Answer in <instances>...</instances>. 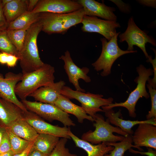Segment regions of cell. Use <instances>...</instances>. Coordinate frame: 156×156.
Returning <instances> with one entry per match:
<instances>
[{
	"instance_id": "obj_1",
	"label": "cell",
	"mask_w": 156,
	"mask_h": 156,
	"mask_svg": "<svg viewBox=\"0 0 156 156\" xmlns=\"http://www.w3.org/2000/svg\"><path fill=\"white\" fill-rule=\"evenodd\" d=\"M42 30L40 19L27 30L23 47L19 52V60L23 75L37 70L44 64L40 58L37 42L38 35Z\"/></svg>"
},
{
	"instance_id": "obj_2",
	"label": "cell",
	"mask_w": 156,
	"mask_h": 156,
	"mask_svg": "<svg viewBox=\"0 0 156 156\" xmlns=\"http://www.w3.org/2000/svg\"><path fill=\"white\" fill-rule=\"evenodd\" d=\"M55 69L51 65L44 63L40 68L23 75L17 84L15 92L21 100L26 99L40 88L50 85L54 82Z\"/></svg>"
},
{
	"instance_id": "obj_3",
	"label": "cell",
	"mask_w": 156,
	"mask_h": 156,
	"mask_svg": "<svg viewBox=\"0 0 156 156\" xmlns=\"http://www.w3.org/2000/svg\"><path fill=\"white\" fill-rule=\"evenodd\" d=\"M94 120L93 125L95 130L93 131L90 130L83 133L81 139L93 144L102 143L107 144L121 141L124 136L128 135L119 127L110 125L101 114H96Z\"/></svg>"
},
{
	"instance_id": "obj_4",
	"label": "cell",
	"mask_w": 156,
	"mask_h": 156,
	"mask_svg": "<svg viewBox=\"0 0 156 156\" xmlns=\"http://www.w3.org/2000/svg\"><path fill=\"white\" fill-rule=\"evenodd\" d=\"M136 71L138 74L134 80L137 83L135 88L129 94L127 100L123 102L112 103L107 106L101 107L104 111L112 109L115 107H122L126 108L129 112V116L135 118L136 116L135 113V106L138 100L144 97L146 99L150 95L146 88V82L150 76L153 74V70L151 68H147L144 65L140 64L136 68Z\"/></svg>"
},
{
	"instance_id": "obj_5",
	"label": "cell",
	"mask_w": 156,
	"mask_h": 156,
	"mask_svg": "<svg viewBox=\"0 0 156 156\" xmlns=\"http://www.w3.org/2000/svg\"><path fill=\"white\" fill-rule=\"evenodd\" d=\"M120 32H117L109 41L105 38L101 39L102 49L100 56L92 65L97 71H102L101 75L105 77L111 73L112 65L119 57L125 54L137 52V50L129 51L120 49L117 42V38Z\"/></svg>"
},
{
	"instance_id": "obj_6",
	"label": "cell",
	"mask_w": 156,
	"mask_h": 156,
	"mask_svg": "<svg viewBox=\"0 0 156 156\" xmlns=\"http://www.w3.org/2000/svg\"><path fill=\"white\" fill-rule=\"evenodd\" d=\"M60 94L69 99H75L78 101L86 113L94 119L97 112H103L101 107L112 103L114 100L112 97L103 98L101 94L79 92L65 86L61 89Z\"/></svg>"
},
{
	"instance_id": "obj_7",
	"label": "cell",
	"mask_w": 156,
	"mask_h": 156,
	"mask_svg": "<svg viewBox=\"0 0 156 156\" xmlns=\"http://www.w3.org/2000/svg\"><path fill=\"white\" fill-rule=\"evenodd\" d=\"M21 102L27 109L49 121H58L66 127L75 125L68 114L55 105L36 101H30L26 99L21 100Z\"/></svg>"
},
{
	"instance_id": "obj_8",
	"label": "cell",
	"mask_w": 156,
	"mask_h": 156,
	"mask_svg": "<svg viewBox=\"0 0 156 156\" xmlns=\"http://www.w3.org/2000/svg\"><path fill=\"white\" fill-rule=\"evenodd\" d=\"M125 31L118 35L119 42H126L128 45V51H133V46H136L142 51L147 59L149 56L146 49V45L149 43L154 46L156 41L152 36L148 35L146 31L141 29L135 24L133 16L129 19Z\"/></svg>"
},
{
	"instance_id": "obj_9",
	"label": "cell",
	"mask_w": 156,
	"mask_h": 156,
	"mask_svg": "<svg viewBox=\"0 0 156 156\" xmlns=\"http://www.w3.org/2000/svg\"><path fill=\"white\" fill-rule=\"evenodd\" d=\"M81 29L83 32H94L103 36L109 40L117 33L116 29L120 27L116 21L103 20L96 16L85 15L81 23Z\"/></svg>"
},
{
	"instance_id": "obj_10",
	"label": "cell",
	"mask_w": 156,
	"mask_h": 156,
	"mask_svg": "<svg viewBox=\"0 0 156 156\" xmlns=\"http://www.w3.org/2000/svg\"><path fill=\"white\" fill-rule=\"evenodd\" d=\"M23 75L22 73L9 72L3 77L0 73V98L14 104L26 112L27 109L18 99L15 92L16 86Z\"/></svg>"
},
{
	"instance_id": "obj_11",
	"label": "cell",
	"mask_w": 156,
	"mask_h": 156,
	"mask_svg": "<svg viewBox=\"0 0 156 156\" xmlns=\"http://www.w3.org/2000/svg\"><path fill=\"white\" fill-rule=\"evenodd\" d=\"M82 8L76 1L71 0H40L31 12H49L65 14Z\"/></svg>"
},
{
	"instance_id": "obj_12",
	"label": "cell",
	"mask_w": 156,
	"mask_h": 156,
	"mask_svg": "<svg viewBox=\"0 0 156 156\" xmlns=\"http://www.w3.org/2000/svg\"><path fill=\"white\" fill-rule=\"evenodd\" d=\"M64 62V68L67 74L70 82L74 86L76 90L85 92V90L79 86V80L83 79L86 83L91 81L90 77L87 74L89 69L87 67L80 68L77 66L73 61L69 51L68 50L64 53V55L61 57Z\"/></svg>"
},
{
	"instance_id": "obj_13",
	"label": "cell",
	"mask_w": 156,
	"mask_h": 156,
	"mask_svg": "<svg viewBox=\"0 0 156 156\" xmlns=\"http://www.w3.org/2000/svg\"><path fill=\"white\" fill-rule=\"evenodd\" d=\"M25 114L26 116L24 119L34 128L38 134H48L60 138L71 139L68 135L70 127L65 126L62 127L52 125L28 112Z\"/></svg>"
},
{
	"instance_id": "obj_14",
	"label": "cell",
	"mask_w": 156,
	"mask_h": 156,
	"mask_svg": "<svg viewBox=\"0 0 156 156\" xmlns=\"http://www.w3.org/2000/svg\"><path fill=\"white\" fill-rule=\"evenodd\" d=\"M82 7L85 15L99 17L104 20L116 21L117 17L114 12V7L107 6L103 3L94 0L76 1Z\"/></svg>"
},
{
	"instance_id": "obj_15",
	"label": "cell",
	"mask_w": 156,
	"mask_h": 156,
	"mask_svg": "<svg viewBox=\"0 0 156 156\" xmlns=\"http://www.w3.org/2000/svg\"><path fill=\"white\" fill-rule=\"evenodd\" d=\"M132 135L133 143L141 151V146L156 149V126L144 123L138 124Z\"/></svg>"
},
{
	"instance_id": "obj_16",
	"label": "cell",
	"mask_w": 156,
	"mask_h": 156,
	"mask_svg": "<svg viewBox=\"0 0 156 156\" xmlns=\"http://www.w3.org/2000/svg\"><path fill=\"white\" fill-rule=\"evenodd\" d=\"M65 83L62 80L54 82L52 84L44 86L38 89L29 96L34 99L36 101L54 105L59 96L60 92Z\"/></svg>"
},
{
	"instance_id": "obj_17",
	"label": "cell",
	"mask_w": 156,
	"mask_h": 156,
	"mask_svg": "<svg viewBox=\"0 0 156 156\" xmlns=\"http://www.w3.org/2000/svg\"><path fill=\"white\" fill-rule=\"evenodd\" d=\"M103 112L110 123L119 127L128 135H132L134 133L132 128L140 124L147 123L156 125V119L154 118L141 121L126 120L120 118L122 114L120 109L116 112H115L112 109L105 110Z\"/></svg>"
},
{
	"instance_id": "obj_18",
	"label": "cell",
	"mask_w": 156,
	"mask_h": 156,
	"mask_svg": "<svg viewBox=\"0 0 156 156\" xmlns=\"http://www.w3.org/2000/svg\"><path fill=\"white\" fill-rule=\"evenodd\" d=\"M63 14L49 12L40 13L42 31L49 34H65L63 27Z\"/></svg>"
},
{
	"instance_id": "obj_19",
	"label": "cell",
	"mask_w": 156,
	"mask_h": 156,
	"mask_svg": "<svg viewBox=\"0 0 156 156\" xmlns=\"http://www.w3.org/2000/svg\"><path fill=\"white\" fill-rule=\"evenodd\" d=\"M68 135L76 147L82 148L87 153V156H105L114 148V147L106 143L93 144L83 140L75 135L71 131L70 128Z\"/></svg>"
},
{
	"instance_id": "obj_20",
	"label": "cell",
	"mask_w": 156,
	"mask_h": 156,
	"mask_svg": "<svg viewBox=\"0 0 156 156\" xmlns=\"http://www.w3.org/2000/svg\"><path fill=\"white\" fill-rule=\"evenodd\" d=\"M54 105L65 112L75 116L79 123H83L85 119L93 122L94 121V119L86 113L81 106L74 103L69 99L62 95L61 94L59 96Z\"/></svg>"
},
{
	"instance_id": "obj_21",
	"label": "cell",
	"mask_w": 156,
	"mask_h": 156,
	"mask_svg": "<svg viewBox=\"0 0 156 156\" xmlns=\"http://www.w3.org/2000/svg\"><path fill=\"white\" fill-rule=\"evenodd\" d=\"M7 129L16 135L31 142L34 141L38 134L24 118H21L14 121Z\"/></svg>"
},
{
	"instance_id": "obj_22",
	"label": "cell",
	"mask_w": 156,
	"mask_h": 156,
	"mask_svg": "<svg viewBox=\"0 0 156 156\" xmlns=\"http://www.w3.org/2000/svg\"><path fill=\"white\" fill-rule=\"evenodd\" d=\"M24 112L14 104L0 98V120L7 127Z\"/></svg>"
},
{
	"instance_id": "obj_23",
	"label": "cell",
	"mask_w": 156,
	"mask_h": 156,
	"mask_svg": "<svg viewBox=\"0 0 156 156\" xmlns=\"http://www.w3.org/2000/svg\"><path fill=\"white\" fill-rule=\"evenodd\" d=\"M29 0H12L3 8L8 24L27 11Z\"/></svg>"
},
{
	"instance_id": "obj_24",
	"label": "cell",
	"mask_w": 156,
	"mask_h": 156,
	"mask_svg": "<svg viewBox=\"0 0 156 156\" xmlns=\"http://www.w3.org/2000/svg\"><path fill=\"white\" fill-rule=\"evenodd\" d=\"M60 139L59 137L53 135L38 134L33 142V148L45 154L50 155Z\"/></svg>"
},
{
	"instance_id": "obj_25",
	"label": "cell",
	"mask_w": 156,
	"mask_h": 156,
	"mask_svg": "<svg viewBox=\"0 0 156 156\" xmlns=\"http://www.w3.org/2000/svg\"><path fill=\"white\" fill-rule=\"evenodd\" d=\"M40 18V13L27 12L10 23L7 30L28 29Z\"/></svg>"
},
{
	"instance_id": "obj_26",
	"label": "cell",
	"mask_w": 156,
	"mask_h": 156,
	"mask_svg": "<svg viewBox=\"0 0 156 156\" xmlns=\"http://www.w3.org/2000/svg\"><path fill=\"white\" fill-rule=\"evenodd\" d=\"M132 143V135H128L124 136L123 139L120 142L107 144V145L113 146L114 148L109 152V154L105 156H123L125 151L132 147L141 151L138 147L133 145Z\"/></svg>"
},
{
	"instance_id": "obj_27",
	"label": "cell",
	"mask_w": 156,
	"mask_h": 156,
	"mask_svg": "<svg viewBox=\"0 0 156 156\" xmlns=\"http://www.w3.org/2000/svg\"><path fill=\"white\" fill-rule=\"evenodd\" d=\"M85 15L83 8L63 14V27L65 33L71 27L81 23Z\"/></svg>"
},
{
	"instance_id": "obj_28",
	"label": "cell",
	"mask_w": 156,
	"mask_h": 156,
	"mask_svg": "<svg viewBox=\"0 0 156 156\" xmlns=\"http://www.w3.org/2000/svg\"><path fill=\"white\" fill-rule=\"evenodd\" d=\"M28 29L6 30L8 38L19 52L23 47Z\"/></svg>"
},
{
	"instance_id": "obj_29",
	"label": "cell",
	"mask_w": 156,
	"mask_h": 156,
	"mask_svg": "<svg viewBox=\"0 0 156 156\" xmlns=\"http://www.w3.org/2000/svg\"><path fill=\"white\" fill-rule=\"evenodd\" d=\"M6 130L10 143L11 151L14 154L23 152L31 142L16 135L7 129Z\"/></svg>"
},
{
	"instance_id": "obj_30",
	"label": "cell",
	"mask_w": 156,
	"mask_h": 156,
	"mask_svg": "<svg viewBox=\"0 0 156 156\" xmlns=\"http://www.w3.org/2000/svg\"><path fill=\"white\" fill-rule=\"evenodd\" d=\"M0 52L12 54L19 58V52L8 38L6 30L0 31Z\"/></svg>"
},
{
	"instance_id": "obj_31",
	"label": "cell",
	"mask_w": 156,
	"mask_h": 156,
	"mask_svg": "<svg viewBox=\"0 0 156 156\" xmlns=\"http://www.w3.org/2000/svg\"><path fill=\"white\" fill-rule=\"evenodd\" d=\"M67 141L68 139L66 138L60 139L49 156H77L75 154L71 153L69 149L66 147Z\"/></svg>"
},
{
	"instance_id": "obj_32",
	"label": "cell",
	"mask_w": 156,
	"mask_h": 156,
	"mask_svg": "<svg viewBox=\"0 0 156 156\" xmlns=\"http://www.w3.org/2000/svg\"><path fill=\"white\" fill-rule=\"evenodd\" d=\"M151 98V107L150 110L146 115L147 120L154 118L156 119V90L150 85H146Z\"/></svg>"
},
{
	"instance_id": "obj_33",
	"label": "cell",
	"mask_w": 156,
	"mask_h": 156,
	"mask_svg": "<svg viewBox=\"0 0 156 156\" xmlns=\"http://www.w3.org/2000/svg\"><path fill=\"white\" fill-rule=\"evenodd\" d=\"M19 58L12 54L0 52V64L6 65L9 67H13L16 66Z\"/></svg>"
},
{
	"instance_id": "obj_34",
	"label": "cell",
	"mask_w": 156,
	"mask_h": 156,
	"mask_svg": "<svg viewBox=\"0 0 156 156\" xmlns=\"http://www.w3.org/2000/svg\"><path fill=\"white\" fill-rule=\"evenodd\" d=\"M11 151V147L6 130L3 135L0 144V154Z\"/></svg>"
},
{
	"instance_id": "obj_35",
	"label": "cell",
	"mask_w": 156,
	"mask_h": 156,
	"mask_svg": "<svg viewBox=\"0 0 156 156\" xmlns=\"http://www.w3.org/2000/svg\"><path fill=\"white\" fill-rule=\"evenodd\" d=\"M156 54L155 52V57L152 59L151 55H149L146 62L151 63L153 66V79L150 78L147 80L148 84L150 85L154 88L156 89Z\"/></svg>"
},
{
	"instance_id": "obj_36",
	"label": "cell",
	"mask_w": 156,
	"mask_h": 156,
	"mask_svg": "<svg viewBox=\"0 0 156 156\" xmlns=\"http://www.w3.org/2000/svg\"><path fill=\"white\" fill-rule=\"evenodd\" d=\"M110 1L115 4L121 12L127 14L131 12L130 7L128 4L124 3L121 0H110Z\"/></svg>"
},
{
	"instance_id": "obj_37",
	"label": "cell",
	"mask_w": 156,
	"mask_h": 156,
	"mask_svg": "<svg viewBox=\"0 0 156 156\" xmlns=\"http://www.w3.org/2000/svg\"><path fill=\"white\" fill-rule=\"evenodd\" d=\"M8 25L4 15L1 0H0V31L6 30Z\"/></svg>"
},
{
	"instance_id": "obj_38",
	"label": "cell",
	"mask_w": 156,
	"mask_h": 156,
	"mask_svg": "<svg viewBox=\"0 0 156 156\" xmlns=\"http://www.w3.org/2000/svg\"><path fill=\"white\" fill-rule=\"evenodd\" d=\"M139 3L145 6L156 8L155 0H137Z\"/></svg>"
},
{
	"instance_id": "obj_39",
	"label": "cell",
	"mask_w": 156,
	"mask_h": 156,
	"mask_svg": "<svg viewBox=\"0 0 156 156\" xmlns=\"http://www.w3.org/2000/svg\"><path fill=\"white\" fill-rule=\"evenodd\" d=\"M148 149V151L146 152H142L135 151L133 150L131 148H130L129 150V151L131 152L134 153H139L142 154H144L147 155L148 156H156V151H155L153 150L152 148H147Z\"/></svg>"
},
{
	"instance_id": "obj_40",
	"label": "cell",
	"mask_w": 156,
	"mask_h": 156,
	"mask_svg": "<svg viewBox=\"0 0 156 156\" xmlns=\"http://www.w3.org/2000/svg\"><path fill=\"white\" fill-rule=\"evenodd\" d=\"M33 142H31L28 147L23 152L14 154L13 156H28L30 152L33 149Z\"/></svg>"
},
{
	"instance_id": "obj_41",
	"label": "cell",
	"mask_w": 156,
	"mask_h": 156,
	"mask_svg": "<svg viewBox=\"0 0 156 156\" xmlns=\"http://www.w3.org/2000/svg\"><path fill=\"white\" fill-rule=\"evenodd\" d=\"M39 0H29L28 1L27 12H31L37 4Z\"/></svg>"
},
{
	"instance_id": "obj_42",
	"label": "cell",
	"mask_w": 156,
	"mask_h": 156,
	"mask_svg": "<svg viewBox=\"0 0 156 156\" xmlns=\"http://www.w3.org/2000/svg\"><path fill=\"white\" fill-rule=\"evenodd\" d=\"M49 155L44 153L36 149H32L28 156H49Z\"/></svg>"
},
{
	"instance_id": "obj_43",
	"label": "cell",
	"mask_w": 156,
	"mask_h": 156,
	"mask_svg": "<svg viewBox=\"0 0 156 156\" xmlns=\"http://www.w3.org/2000/svg\"><path fill=\"white\" fill-rule=\"evenodd\" d=\"M14 154V153L11 151L7 153L0 154V156H13Z\"/></svg>"
},
{
	"instance_id": "obj_44",
	"label": "cell",
	"mask_w": 156,
	"mask_h": 156,
	"mask_svg": "<svg viewBox=\"0 0 156 156\" xmlns=\"http://www.w3.org/2000/svg\"><path fill=\"white\" fill-rule=\"evenodd\" d=\"M12 0H1V4L3 8L8 3L10 2Z\"/></svg>"
},
{
	"instance_id": "obj_45",
	"label": "cell",
	"mask_w": 156,
	"mask_h": 156,
	"mask_svg": "<svg viewBox=\"0 0 156 156\" xmlns=\"http://www.w3.org/2000/svg\"><path fill=\"white\" fill-rule=\"evenodd\" d=\"M4 132H4V131L1 128H0V144L1 142Z\"/></svg>"
}]
</instances>
